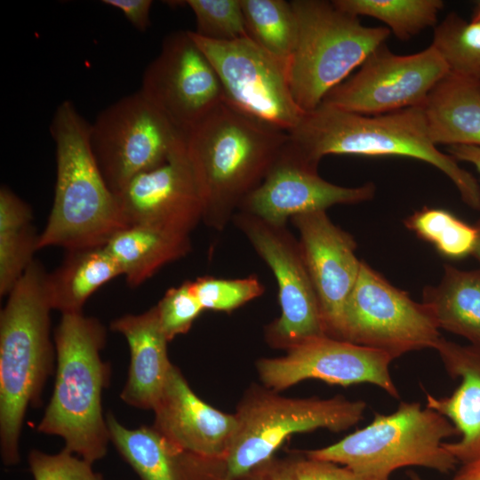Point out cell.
I'll return each mask as SVG.
<instances>
[{
    "instance_id": "27",
    "label": "cell",
    "mask_w": 480,
    "mask_h": 480,
    "mask_svg": "<svg viewBox=\"0 0 480 480\" xmlns=\"http://www.w3.org/2000/svg\"><path fill=\"white\" fill-rule=\"evenodd\" d=\"M109 440L140 480H179L177 451L152 426L130 429L106 417Z\"/></svg>"
},
{
    "instance_id": "29",
    "label": "cell",
    "mask_w": 480,
    "mask_h": 480,
    "mask_svg": "<svg viewBox=\"0 0 480 480\" xmlns=\"http://www.w3.org/2000/svg\"><path fill=\"white\" fill-rule=\"evenodd\" d=\"M332 4L351 15L380 20L398 39L406 41L436 27L444 7L441 0H334Z\"/></svg>"
},
{
    "instance_id": "26",
    "label": "cell",
    "mask_w": 480,
    "mask_h": 480,
    "mask_svg": "<svg viewBox=\"0 0 480 480\" xmlns=\"http://www.w3.org/2000/svg\"><path fill=\"white\" fill-rule=\"evenodd\" d=\"M30 207L6 186L0 189V294L5 296L33 262L38 236Z\"/></svg>"
},
{
    "instance_id": "42",
    "label": "cell",
    "mask_w": 480,
    "mask_h": 480,
    "mask_svg": "<svg viewBox=\"0 0 480 480\" xmlns=\"http://www.w3.org/2000/svg\"><path fill=\"white\" fill-rule=\"evenodd\" d=\"M410 476H411V479H412V480H423V479H421L420 477H419V476H417V475L414 474V473H412V474L410 475Z\"/></svg>"
},
{
    "instance_id": "36",
    "label": "cell",
    "mask_w": 480,
    "mask_h": 480,
    "mask_svg": "<svg viewBox=\"0 0 480 480\" xmlns=\"http://www.w3.org/2000/svg\"><path fill=\"white\" fill-rule=\"evenodd\" d=\"M28 464L34 480H104L92 464L65 449L56 454L33 450Z\"/></svg>"
},
{
    "instance_id": "7",
    "label": "cell",
    "mask_w": 480,
    "mask_h": 480,
    "mask_svg": "<svg viewBox=\"0 0 480 480\" xmlns=\"http://www.w3.org/2000/svg\"><path fill=\"white\" fill-rule=\"evenodd\" d=\"M298 26L287 64L290 90L304 111L316 108L391 34L387 27H367L359 17L324 0L291 2Z\"/></svg>"
},
{
    "instance_id": "37",
    "label": "cell",
    "mask_w": 480,
    "mask_h": 480,
    "mask_svg": "<svg viewBox=\"0 0 480 480\" xmlns=\"http://www.w3.org/2000/svg\"><path fill=\"white\" fill-rule=\"evenodd\" d=\"M104 4L122 12L130 23L140 31H145L150 25L149 12L151 0H104Z\"/></svg>"
},
{
    "instance_id": "1",
    "label": "cell",
    "mask_w": 480,
    "mask_h": 480,
    "mask_svg": "<svg viewBox=\"0 0 480 480\" xmlns=\"http://www.w3.org/2000/svg\"><path fill=\"white\" fill-rule=\"evenodd\" d=\"M288 135L291 146L315 168L328 155L394 156L428 163L451 180L468 206L480 211L479 183L432 142L422 107L364 116L322 103L305 112Z\"/></svg>"
},
{
    "instance_id": "11",
    "label": "cell",
    "mask_w": 480,
    "mask_h": 480,
    "mask_svg": "<svg viewBox=\"0 0 480 480\" xmlns=\"http://www.w3.org/2000/svg\"><path fill=\"white\" fill-rule=\"evenodd\" d=\"M189 34L218 74L224 101L286 132L299 124L305 112L292 95L285 64L249 36L214 41Z\"/></svg>"
},
{
    "instance_id": "5",
    "label": "cell",
    "mask_w": 480,
    "mask_h": 480,
    "mask_svg": "<svg viewBox=\"0 0 480 480\" xmlns=\"http://www.w3.org/2000/svg\"><path fill=\"white\" fill-rule=\"evenodd\" d=\"M106 330L83 312L61 314L55 330L57 358L52 396L37 430L60 436L66 451L92 464L108 450L109 435L102 412L110 365L100 357Z\"/></svg>"
},
{
    "instance_id": "25",
    "label": "cell",
    "mask_w": 480,
    "mask_h": 480,
    "mask_svg": "<svg viewBox=\"0 0 480 480\" xmlns=\"http://www.w3.org/2000/svg\"><path fill=\"white\" fill-rule=\"evenodd\" d=\"M122 271L104 245L68 251L60 266L47 276L52 309L80 313L86 300Z\"/></svg>"
},
{
    "instance_id": "12",
    "label": "cell",
    "mask_w": 480,
    "mask_h": 480,
    "mask_svg": "<svg viewBox=\"0 0 480 480\" xmlns=\"http://www.w3.org/2000/svg\"><path fill=\"white\" fill-rule=\"evenodd\" d=\"M449 71L432 44L421 52L400 55L384 43L367 57L355 75L332 89L322 103L364 116L421 107Z\"/></svg>"
},
{
    "instance_id": "39",
    "label": "cell",
    "mask_w": 480,
    "mask_h": 480,
    "mask_svg": "<svg viewBox=\"0 0 480 480\" xmlns=\"http://www.w3.org/2000/svg\"><path fill=\"white\" fill-rule=\"evenodd\" d=\"M452 480H480V457L470 462L461 464Z\"/></svg>"
},
{
    "instance_id": "14",
    "label": "cell",
    "mask_w": 480,
    "mask_h": 480,
    "mask_svg": "<svg viewBox=\"0 0 480 480\" xmlns=\"http://www.w3.org/2000/svg\"><path fill=\"white\" fill-rule=\"evenodd\" d=\"M140 91L185 135L224 101L218 74L189 30L164 39Z\"/></svg>"
},
{
    "instance_id": "2",
    "label": "cell",
    "mask_w": 480,
    "mask_h": 480,
    "mask_svg": "<svg viewBox=\"0 0 480 480\" xmlns=\"http://www.w3.org/2000/svg\"><path fill=\"white\" fill-rule=\"evenodd\" d=\"M289 140L288 132L226 101L186 134L188 158L203 202V220L223 228L263 181Z\"/></svg>"
},
{
    "instance_id": "21",
    "label": "cell",
    "mask_w": 480,
    "mask_h": 480,
    "mask_svg": "<svg viewBox=\"0 0 480 480\" xmlns=\"http://www.w3.org/2000/svg\"><path fill=\"white\" fill-rule=\"evenodd\" d=\"M110 328L126 339L130 348L128 379L121 399L131 406L153 410L172 366L156 306L139 315L118 317Z\"/></svg>"
},
{
    "instance_id": "13",
    "label": "cell",
    "mask_w": 480,
    "mask_h": 480,
    "mask_svg": "<svg viewBox=\"0 0 480 480\" xmlns=\"http://www.w3.org/2000/svg\"><path fill=\"white\" fill-rule=\"evenodd\" d=\"M236 225L272 269L278 284L281 316L267 329V340L289 349L325 334L321 311L300 243L283 227L268 224L242 212Z\"/></svg>"
},
{
    "instance_id": "40",
    "label": "cell",
    "mask_w": 480,
    "mask_h": 480,
    "mask_svg": "<svg viewBox=\"0 0 480 480\" xmlns=\"http://www.w3.org/2000/svg\"><path fill=\"white\" fill-rule=\"evenodd\" d=\"M475 227L476 228L477 236H476V245H475L472 256H474L480 264V219L475 224Z\"/></svg>"
},
{
    "instance_id": "31",
    "label": "cell",
    "mask_w": 480,
    "mask_h": 480,
    "mask_svg": "<svg viewBox=\"0 0 480 480\" xmlns=\"http://www.w3.org/2000/svg\"><path fill=\"white\" fill-rule=\"evenodd\" d=\"M431 44L451 72L480 79V21L452 12L435 27Z\"/></svg>"
},
{
    "instance_id": "8",
    "label": "cell",
    "mask_w": 480,
    "mask_h": 480,
    "mask_svg": "<svg viewBox=\"0 0 480 480\" xmlns=\"http://www.w3.org/2000/svg\"><path fill=\"white\" fill-rule=\"evenodd\" d=\"M252 385L234 413L236 430L224 461L223 480H239L274 456L297 433L324 428L345 431L364 419L366 404L338 395L330 398L287 397Z\"/></svg>"
},
{
    "instance_id": "33",
    "label": "cell",
    "mask_w": 480,
    "mask_h": 480,
    "mask_svg": "<svg viewBox=\"0 0 480 480\" xmlns=\"http://www.w3.org/2000/svg\"><path fill=\"white\" fill-rule=\"evenodd\" d=\"M196 35L214 41H232L248 36L241 0H188Z\"/></svg>"
},
{
    "instance_id": "41",
    "label": "cell",
    "mask_w": 480,
    "mask_h": 480,
    "mask_svg": "<svg viewBox=\"0 0 480 480\" xmlns=\"http://www.w3.org/2000/svg\"><path fill=\"white\" fill-rule=\"evenodd\" d=\"M471 20L480 21V3L477 4Z\"/></svg>"
},
{
    "instance_id": "17",
    "label": "cell",
    "mask_w": 480,
    "mask_h": 480,
    "mask_svg": "<svg viewBox=\"0 0 480 480\" xmlns=\"http://www.w3.org/2000/svg\"><path fill=\"white\" fill-rule=\"evenodd\" d=\"M116 196L126 226L189 236L203 220V202L187 143L164 164L133 177Z\"/></svg>"
},
{
    "instance_id": "22",
    "label": "cell",
    "mask_w": 480,
    "mask_h": 480,
    "mask_svg": "<svg viewBox=\"0 0 480 480\" xmlns=\"http://www.w3.org/2000/svg\"><path fill=\"white\" fill-rule=\"evenodd\" d=\"M421 107L435 145L480 147V79L449 71Z\"/></svg>"
},
{
    "instance_id": "23",
    "label": "cell",
    "mask_w": 480,
    "mask_h": 480,
    "mask_svg": "<svg viewBox=\"0 0 480 480\" xmlns=\"http://www.w3.org/2000/svg\"><path fill=\"white\" fill-rule=\"evenodd\" d=\"M131 286H138L164 265L188 253L189 236L141 226H126L104 244Z\"/></svg>"
},
{
    "instance_id": "30",
    "label": "cell",
    "mask_w": 480,
    "mask_h": 480,
    "mask_svg": "<svg viewBox=\"0 0 480 480\" xmlns=\"http://www.w3.org/2000/svg\"><path fill=\"white\" fill-rule=\"evenodd\" d=\"M404 225L445 258L460 260L473 253L477 236L475 225L447 210L424 206L407 217Z\"/></svg>"
},
{
    "instance_id": "16",
    "label": "cell",
    "mask_w": 480,
    "mask_h": 480,
    "mask_svg": "<svg viewBox=\"0 0 480 480\" xmlns=\"http://www.w3.org/2000/svg\"><path fill=\"white\" fill-rule=\"evenodd\" d=\"M372 182L356 188L332 184L321 178L289 143L284 145L260 185L242 203V212L263 221L284 226L295 215L325 211L335 204H358L372 199Z\"/></svg>"
},
{
    "instance_id": "4",
    "label": "cell",
    "mask_w": 480,
    "mask_h": 480,
    "mask_svg": "<svg viewBox=\"0 0 480 480\" xmlns=\"http://www.w3.org/2000/svg\"><path fill=\"white\" fill-rule=\"evenodd\" d=\"M91 124L70 100L54 112L51 134L56 146L57 178L52 208L37 248L67 251L101 246L126 227L116 194L100 170L90 141Z\"/></svg>"
},
{
    "instance_id": "28",
    "label": "cell",
    "mask_w": 480,
    "mask_h": 480,
    "mask_svg": "<svg viewBox=\"0 0 480 480\" xmlns=\"http://www.w3.org/2000/svg\"><path fill=\"white\" fill-rule=\"evenodd\" d=\"M241 5L247 36L287 67L298 35L297 20L291 2L241 0Z\"/></svg>"
},
{
    "instance_id": "35",
    "label": "cell",
    "mask_w": 480,
    "mask_h": 480,
    "mask_svg": "<svg viewBox=\"0 0 480 480\" xmlns=\"http://www.w3.org/2000/svg\"><path fill=\"white\" fill-rule=\"evenodd\" d=\"M156 308L161 329L168 341L188 332L204 310L192 289L191 281L167 290Z\"/></svg>"
},
{
    "instance_id": "19",
    "label": "cell",
    "mask_w": 480,
    "mask_h": 480,
    "mask_svg": "<svg viewBox=\"0 0 480 480\" xmlns=\"http://www.w3.org/2000/svg\"><path fill=\"white\" fill-rule=\"evenodd\" d=\"M153 411V427L177 452L224 464L236 430L235 414L203 401L173 364Z\"/></svg>"
},
{
    "instance_id": "18",
    "label": "cell",
    "mask_w": 480,
    "mask_h": 480,
    "mask_svg": "<svg viewBox=\"0 0 480 480\" xmlns=\"http://www.w3.org/2000/svg\"><path fill=\"white\" fill-rule=\"evenodd\" d=\"M298 228L303 260L318 300L325 334L341 340L347 300L359 276L362 260L351 235L334 225L325 211L292 218Z\"/></svg>"
},
{
    "instance_id": "9",
    "label": "cell",
    "mask_w": 480,
    "mask_h": 480,
    "mask_svg": "<svg viewBox=\"0 0 480 480\" xmlns=\"http://www.w3.org/2000/svg\"><path fill=\"white\" fill-rule=\"evenodd\" d=\"M90 141L116 194L133 177L166 163L186 146V135L140 90L99 113L91 124Z\"/></svg>"
},
{
    "instance_id": "34",
    "label": "cell",
    "mask_w": 480,
    "mask_h": 480,
    "mask_svg": "<svg viewBox=\"0 0 480 480\" xmlns=\"http://www.w3.org/2000/svg\"><path fill=\"white\" fill-rule=\"evenodd\" d=\"M191 286L204 310L224 312L241 307L264 292L255 276L240 279L202 276L191 281Z\"/></svg>"
},
{
    "instance_id": "6",
    "label": "cell",
    "mask_w": 480,
    "mask_h": 480,
    "mask_svg": "<svg viewBox=\"0 0 480 480\" xmlns=\"http://www.w3.org/2000/svg\"><path fill=\"white\" fill-rule=\"evenodd\" d=\"M454 436L457 429L440 413L402 402L390 414L375 412L371 423L339 442L305 453L346 467L362 480H389L409 466L450 473L459 462L444 440Z\"/></svg>"
},
{
    "instance_id": "24",
    "label": "cell",
    "mask_w": 480,
    "mask_h": 480,
    "mask_svg": "<svg viewBox=\"0 0 480 480\" xmlns=\"http://www.w3.org/2000/svg\"><path fill=\"white\" fill-rule=\"evenodd\" d=\"M422 303L439 329L480 347V268L461 270L445 264L441 282L423 290Z\"/></svg>"
},
{
    "instance_id": "20",
    "label": "cell",
    "mask_w": 480,
    "mask_h": 480,
    "mask_svg": "<svg viewBox=\"0 0 480 480\" xmlns=\"http://www.w3.org/2000/svg\"><path fill=\"white\" fill-rule=\"evenodd\" d=\"M434 349L449 376L460 384L447 396L427 394V407L455 427L459 440L444 445L459 463H468L480 457V347L441 337Z\"/></svg>"
},
{
    "instance_id": "32",
    "label": "cell",
    "mask_w": 480,
    "mask_h": 480,
    "mask_svg": "<svg viewBox=\"0 0 480 480\" xmlns=\"http://www.w3.org/2000/svg\"><path fill=\"white\" fill-rule=\"evenodd\" d=\"M239 480H362L339 464L304 456L275 458L260 463Z\"/></svg>"
},
{
    "instance_id": "3",
    "label": "cell",
    "mask_w": 480,
    "mask_h": 480,
    "mask_svg": "<svg viewBox=\"0 0 480 480\" xmlns=\"http://www.w3.org/2000/svg\"><path fill=\"white\" fill-rule=\"evenodd\" d=\"M47 276L34 260L8 294L0 315V447L6 465L20 461L26 412L41 404L53 368Z\"/></svg>"
},
{
    "instance_id": "15",
    "label": "cell",
    "mask_w": 480,
    "mask_h": 480,
    "mask_svg": "<svg viewBox=\"0 0 480 480\" xmlns=\"http://www.w3.org/2000/svg\"><path fill=\"white\" fill-rule=\"evenodd\" d=\"M386 352L328 336L309 340L286 350L285 355L261 358L256 369L263 386L280 392L309 379L331 385H375L399 398Z\"/></svg>"
},
{
    "instance_id": "38",
    "label": "cell",
    "mask_w": 480,
    "mask_h": 480,
    "mask_svg": "<svg viewBox=\"0 0 480 480\" xmlns=\"http://www.w3.org/2000/svg\"><path fill=\"white\" fill-rule=\"evenodd\" d=\"M448 153L456 161L471 164L480 173V147L468 145H453L447 148Z\"/></svg>"
},
{
    "instance_id": "10",
    "label": "cell",
    "mask_w": 480,
    "mask_h": 480,
    "mask_svg": "<svg viewBox=\"0 0 480 480\" xmlns=\"http://www.w3.org/2000/svg\"><path fill=\"white\" fill-rule=\"evenodd\" d=\"M441 337L422 302L412 300L362 261L345 305L341 340L386 352L395 359L410 351L434 348Z\"/></svg>"
}]
</instances>
